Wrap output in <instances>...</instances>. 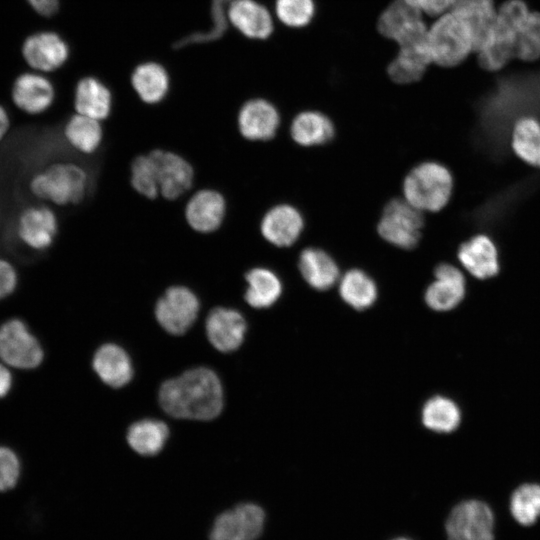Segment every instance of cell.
Segmentation results:
<instances>
[{
  "label": "cell",
  "mask_w": 540,
  "mask_h": 540,
  "mask_svg": "<svg viewBox=\"0 0 540 540\" xmlns=\"http://www.w3.org/2000/svg\"><path fill=\"white\" fill-rule=\"evenodd\" d=\"M159 403L169 415L190 420H211L223 408V389L217 374L198 367L165 381Z\"/></svg>",
  "instance_id": "1"
},
{
  "label": "cell",
  "mask_w": 540,
  "mask_h": 540,
  "mask_svg": "<svg viewBox=\"0 0 540 540\" xmlns=\"http://www.w3.org/2000/svg\"><path fill=\"white\" fill-rule=\"evenodd\" d=\"M530 11L524 0H506L498 7L493 33L476 52L478 63L484 70L499 71L515 58L516 34Z\"/></svg>",
  "instance_id": "2"
},
{
  "label": "cell",
  "mask_w": 540,
  "mask_h": 540,
  "mask_svg": "<svg viewBox=\"0 0 540 540\" xmlns=\"http://www.w3.org/2000/svg\"><path fill=\"white\" fill-rule=\"evenodd\" d=\"M427 45L431 61L441 67H454L475 53L472 33L453 10L436 18L428 27Z\"/></svg>",
  "instance_id": "3"
},
{
  "label": "cell",
  "mask_w": 540,
  "mask_h": 540,
  "mask_svg": "<svg viewBox=\"0 0 540 540\" xmlns=\"http://www.w3.org/2000/svg\"><path fill=\"white\" fill-rule=\"evenodd\" d=\"M453 177L449 169L434 161L415 166L405 177V200L420 211L437 212L449 202Z\"/></svg>",
  "instance_id": "4"
},
{
  "label": "cell",
  "mask_w": 540,
  "mask_h": 540,
  "mask_svg": "<svg viewBox=\"0 0 540 540\" xmlns=\"http://www.w3.org/2000/svg\"><path fill=\"white\" fill-rule=\"evenodd\" d=\"M88 187V175L79 165L57 162L35 173L29 182L31 193L55 205L77 204Z\"/></svg>",
  "instance_id": "5"
},
{
  "label": "cell",
  "mask_w": 540,
  "mask_h": 540,
  "mask_svg": "<svg viewBox=\"0 0 540 540\" xmlns=\"http://www.w3.org/2000/svg\"><path fill=\"white\" fill-rule=\"evenodd\" d=\"M424 218L422 211L403 199H392L384 207L377 225L379 235L401 248H415L421 238Z\"/></svg>",
  "instance_id": "6"
},
{
  "label": "cell",
  "mask_w": 540,
  "mask_h": 540,
  "mask_svg": "<svg viewBox=\"0 0 540 540\" xmlns=\"http://www.w3.org/2000/svg\"><path fill=\"white\" fill-rule=\"evenodd\" d=\"M266 525L267 512L261 505L241 502L215 518L209 540H260Z\"/></svg>",
  "instance_id": "7"
},
{
  "label": "cell",
  "mask_w": 540,
  "mask_h": 540,
  "mask_svg": "<svg viewBox=\"0 0 540 540\" xmlns=\"http://www.w3.org/2000/svg\"><path fill=\"white\" fill-rule=\"evenodd\" d=\"M444 530L446 540H494L493 512L482 501H462L447 515Z\"/></svg>",
  "instance_id": "8"
},
{
  "label": "cell",
  "mask_w": 540,
  "mask_h": 540,
  "mask_svg": "<svg viewBox=\"0 0 540 540\" xmlns=\"http://www.w3.org/2000/svg\"><path fill=\"white\" fill-rule=\"evenodd\" d=\"M43 349L20 319H10L0 326V359L8 366L33 369L43 361Z\"/></svg>",
  "instance_id": "9"
},
{
  "label": "cell",
  "mask_w": 540,
  "mask_h": 540,
  "mask_svg": "<svg viewBox=\"0 0 540 540\" xmlns=\"http://www.w3.org/2000/svg\"><path fill=\"white\" fill-rule=\"evenodd\" d=\"M378 31L393 40L399 47L423 42L427 39L428 26L423 14L403 0H395L381 13Z\"/></svg>",
  "instance_id": "10"
},
{
  "label": "cell",
  "mask_w": 540,
  "mask_h": 540,
  "mask_svg": "<svg viewBox=\"0 0 540 540\" xmlns=\"http://www.w3.org/2000/svg\"><path fill=\"white\" fill-rule=\"evenodd\" d=\"M200 303L196 294L185 286H171L158 299L155 316L161 327L173 335L184 334L194 323Z\"/></svg>",
  "instance_id": "11"
},
{
  "label": "cell",
  "mask_w": 540,
  "mask_h": 540,
  "mask_svg": "<svg viewBox=\"0 0 540 540\" xmlns=\"http://www.w3.org/2000/svg\"><path fill=\"white\" fill-rule=\"evenodd\" d=\"M148 154L154 162L159 193L163 198L176 200L191 189L195 172L188 160L164 149H154Z\"/></svg>",
  "instance_id": "12"
},
{
  "label": "cell",
  "mask_w": 540,
  "mask_h": 540,
  "mask_svg": "<svg viewBox=\"0 0 540 540\" xmlns=\"http://www.w3.org/2000/svg\"><path fill=\"white\" fill-rule=\"evenodd\" d=\"M59 222L55 212L45 205H30L23 209L16 221L20 242L34 251H45L58 234Z\"/></svg>",
  "instance_id": "13"
},
{
  "label": "cell",
  "mask_w": 540,
  "mask_h": 540,
  "mask_svg": "<svg viewBox=\"0 0 540 540\" xmlns=\"http://www.w3.org/2000/svg\"><path fill=\"white\" fill-rule=\"evenodd\" d=\"M225 197L214 189H201L187 201L184 217L189 227L201 234L215 232L226 216Z\"/></svg>",
  "instance_id": "14"
},
{
  "label": "cell",
  "mask_w": 540,
  "mask_h": 540,
  "mask_svg": "<svg viewBox=\"0 0 540 540\" xmlns=\"http://www.w3.org/2000/svg\"><path fill=\"white\" fill-rule=\"evenodd\" d=\"M280 123L279 112L269 101L254 98L239 110L237 126L241 136L249 141H267L273 138Z\"/></svg>",
  "instance_id": "15"
},
{
  "label": "cell",
  "mask_w": 540,
  "mask_h": 540,
  "mask_svg": "<svg viewBox=\"0 0 540 540\" xmlns=\"http://www.w3.org/2000/svg\"><path fill=\"white\" fill-rule=\"evenodd\" d=\"M205 327L210 343L224 353L235 351L241 346L247 328L242 314L226 307L211 310Z\"/></svg>",
  "instance_id": "16"
},
{
  "label": "cell",
  "mask_w": 540,
  "mask_h": 540,
  "mask_svg": "<svg viewBox=\"0 0 540 540\" xmlns=\"http://www.w3.org/2000/svg\"><path fill=\"white\" fill-rule=\"evenodd\" d=\"M435 280L427 287L425 301L436 311H448L464 298L466 281L463 273L454 265L439 264L434 272Z\"/></svg>",
  "instance_id": "17"
},
{
  "label": "cell",
  "mask_w": 540,
  "mask_h": 540,
  "mask_svg": "<svg viewBox=\"0 0 540 540\" xmlns=\"http://www.w3.org/2000/svg\"><path fill=\"white\" fill-rule=\"evenodd\" d=\"M457 256L463 268L475 278L489 279L499 272L497 247L494 241L485 234L475 235L462 243Z\"/></svg>",
  "instance_id": "18"
},
{
  "label": "cell",
  "mask_w": 540,
  "mask_h": 540,
  "mask_svg": "<svg viewBox=\"0 0 540 540\" xmlns=\"http://www.w3.org/2000/svg\"><path fill=\"white\" fill-rule=\"evenodd\" d=\"M304 227L301 213L293 206L280 204L269 209L260 223L262 236L278 247L292 245Z\"/></svg>",
  "instance_id": "19"
},
{
  "label": "cell",
  "mask_w": 540,
  "mask_h": 540,
  "mask_svg": "<svg viewBox=\"0 0 540 540\" xmlns=\"http://www.w3.org/2000/svg\"><path fill=\"white\" fill-rule=\"evenodd\" d=\"M68 55L67 44L53 32L34 34L23 45V56L28 64L41 71L58 69L66 62Z\"/></svg>",
  "instance_id": "20"
},
{
  "label": "cell",
  "mask_w": 540,
  "mask_h": 540,
  "mask_svg": "<svg viewBox=\"0 0 540 540\" xmlns=\"http://www.w3.org/2000/svg\"><path fill=\"white\" fill-rule=\"evenodd\" d=\"M55 98L52 83L45 77L25 73L20 75L12 87L14 104L27 114L37 115L51 107Z\"/></svg>",
  "instance_id": "21"
},
{
  "label": "cell",
  "mask_w": 540,
  "mask_h": 540,
  "mask_svg": "<svg viewBox=\"0 0 540 540\" xmlns=\"http://www.w3.org/2000/svg\"><path fill=\"white\" fill-rule=\"evenodd\" d=\"M452 10L468 25L476 53L489 41L493 33L498 7L494 0H457Z\"/></svg>",
  "instance_id": "22"
},
{
  "label": "cell",
  "mask_w": 540,
  "mask_h": 540,
  "mask_svg": "<svg viewBox=\"0 0 540 540\" xmlns=\"http://www.w3.org/2000/svg\"><path fill=\"white\" fill-rule=\"evenodd\" d=\"M228 17L233 26L248 38L266 39L273 32L269 11L255 0H233Z\"/></svg>",
  "instance_id": "23"
},
{
  "label": "cell",
  "mask_w": 540,
  "mask_h": 540,
  "mask_svg": "<svg viewBox=\"0 0 540 540\" xmlns=\"http://www.w3.org/2000/svg\"><path fill=\"white\" fill-rule=\"evenodd\" d=\"M93 368L99 378L113 388L128 384L133 377V366L127 352L112 343L104 344L95 352Z\"/></svg>",
  "instance_id": "24"
},
{
  "label": "cell",
  "mask_w": 540,
  "mask_h": 540,
  "mask_svg": "<svg viewBox=\"0 0 540 540\" xmlns=\"http://www.w3.org/2000/svg\"><path fill=\"white\" fill-rule=\"evenodd\" d=\"M432 64L427 39L423 42L401 46L388 65L390 78L399 84L418 81Z\"/></svg>",
  "instance_id": "25"
},
{
  "label": "cell",
  "mask_w": 540,
  "mask_h": 540,
  "mask_svg": "<svg viewBox=\"0 0 540 540\" xmlns=\"http://www.w3.org/2000/svg\"><path fill=\"white\" fill-rule=\"evenodd\" d=\"M74 106L78 114L105 120L112 109V95L108 87L94 77L81 79L75 89Z\"/></svg>",
  "instance_id": "26"
},
{
  "label": "cell",
  "mask_w": 540,
  "mask_h": 540,
  "mask_svg": "<svg viewBox=\"0 0 540 540\" xmlns=\"http://www.w3.org/2000/svg\"><path fill=\"white\" fill-rule=\"evenodd\" d=\"M299 270L305 281L316 290L331 288L339 278V268L324 250L309 247L299 255Z\"/></svg>",
  "instance_id": "27"
},
{
  "label": "cell",
  "mask_w": 540,
  "mask_h": 540,
  "mask_svg": "<svg viewBox=\"0 0 540 540\" xmlns=\"http://www.w3.org/2000/svg\"><path fill=\"white\" fill-rule=\"evenodd\" d=\"M245 279L247 288L244 298L251 307L268 308L279 299L282 293L279 277L268 268H252L246 273Z\"/></svg>",
  "instance_id": "28"
},
{
  "label": "cell",
  "mask_w": 540,
  "mask_h": 540,
  "mask_svg": "<svg viewBox=\"0 0 540 540\" xmlns=\"http://www.w3.org/2000/svg\"><path fill=\"white\" fill-rule=\"evenodd\" d=\"M293 140L302 146H315L329 142L334 136V125L323 113L304 111L293 120L290 128Z\"/></svg>",
  "instance_id": "29"
},
{
  "label": "cell",
  "mask_w": 540,
  "mask_h": 540,
  "mask_svg": "<svg viewBox=\"0 0 540 540\" xmlns=\"http://www.w3.org/2000/svg\"><path fill=\"white\" fill-rule=\"evenodd\" d=\"M511 147L528 165L540 168V121L533 116L520 117L514 123Z\"/></svg>",
  "instance_id": "30"
},
{
  "label": "cell",
  "mask_w": 540,
  "mask_h": 540,
  "mask_svg": "<svg viewBox=\"0 0 540 540\" xmlns=\"http://www.w3.org/2000/svg\"><path fill=\"white\" fill-rule=\"evenodd\" d=\"M131 83L139 98L146 104L161 102L169 90L168 74L157 63L139 65L132 74Z\"/></svg>",
  "instance_id": "31"
},
{
  "label": "cell",
  "mask_w": 540,
  "mask_h": 540,
  "mask_svg": "<svg viewBox=\"0 0 540 540\" xmlns=\"http://www.w3.org/2000/svg\"><path fill=\"white\" fill-rule=\"evenodd\" d=\"M169 436L167 425L155 419H143L133 423L127 432L130 447L140 455L154 456L159 453Z\"/></svg>",
  "instance_id": "32"
},
{
  "label": "cell",
  "mask_w": 540,
  "mask_h": 540,
  "mask_svg": "<svg viewBox=\"0 0 540 540\" xmlns=\"http://www.w3.org/2000/svg\"><path fill=\"white\" fill-rule=\"evenodd\" d=\"M63 132L68 144L83 154L94 153L103 140L100 121L78 113L68 119Z\"/></svg>",
  "instance_id": "33"
},
{
  "label": "cell",
  "mask_w": 540,
  "mask_h": 540,
  "mask_svg": "<svg viewBox=\"0 0 540 540\" xmlns=\"http://www.w3.org/2000/svg\"><path fill=\"white\" fill-rule=\"evenodd\" d=\"M339 293L348 305L357 310L373 305L378 294L374 280L359 269H351L342 276Z\"/></svg>",
  "instance_id": "34"
},
{
  "label": "cell",
  "mask_w": 540,
  "mask_h": 540,
  "mask_svg": "<svg viewBox=\"0 0 540 540\" xmlns=\"http://www.w3.org/2000/svg\"><path fill=\"white\" fill-rule=\"evenodd\" d=\"M461 413L454 401L435 396L430 398L422 409V422L432 431L448 433L454 431L460 424Z\"/></svg>",
  "instance_id": "35"
},
{
  "label": "cell",
  "mask_w": 540,
  "mask_h": 540,
  "mask_svg": "<svg viewBox=\"0 0 540 540\" xmlns=\"http://www.w3.org/2000/svg\"><path fill=\"white\" fill-rule=\"evenodd\" d=\"M510 511L521 525L534 524L540 517V485L530 483L518 487L511 496Z\"/></svg>",
  "instance_id": "36"
},
{
  "label": "cell",
  "mask_w": 540,
  "mask_h": 540,
  "mask_svg": "<svg viewBox=\"0 0 540 540\" xmlns=\"http://www.w3.org/2000/svg\"><path fill=\"white\" fill-rule=\"evenodd\" d=\"M515 58L524 62L540 59V12L530 11L518 28L515 39Z\"/></svg>",
  "instance_id": "37"
},
{
  "label": "cell",
  "mask_w": 540,
  "mask_h": 540,
  "mask_svg": "<svg viewBox=\"0 0 540 540\" xmlns=\"http://www.w3.org/2000/svg\"><path fill=\"white\" fill-rule=\"evenodd\" d=\"M130 184L144 198L155 199L160 195L155 165L149 154L138 155L133 159Z\"/></svg>",
  "instance_id": "38"
},
{
  "label": "cell",
  "mask_w": 540,
  "mask_h": 540,
  "mask_svg": "<svg viewBox=\"0 0 540 540\" xmlns=\"http://www.w3.org/2000/svg\"><path fill=\"white\" fill-rule=\"evenodd\" d=\"M233 0H212L211 19L212 25L210 29L204 32H195L178 40L174 47L176 49L183 48L192 44H200L215 41L222 37L227 28L225 8L228 3Z\"/></svg>",
  "instance_id": "39"
},
{
  "label": "cell",
  "mask_w": 540,
  "mask_h": 540,
  "mask_svg": "<svg viewBox=\"0 0 540 540\" xmlns=\"http://www.w3.org/2000/svg\"><path fill=\"white\" fill-rule=\"evenodd\" d=\"M278 19L286 26L300 28L310 23L315 14L313 0H276Z\"/></svg>",
  "instance_id": "40"
},
{
  "label": "cell",
  "mask_w": 540,
  "mask_h": 540,
  "mask_svg": "<svg viewBox=\"0 0 540 540\" xmlns=\"http://www.w3.org/2000/svg\"><path fill=\"white\" fill-rule=\"evenodd\" d=\"M20 476V461L13 450L0 446V492L12 489Z\"/></svg>",
  "instance_id": "41"
},
{
  "label": "cell",
  "mask_w": 540,
  "mask_h": 540,
  "mask_svg": "<svg viewBox=\"0 0 540 540\" xmlns=\"http://www.w3.org/2000/svg\"><path fill=\"white\" fill-rule=\"evenodd\" d=\"M423 15L439 17L451 11L457 0H403Z\"/></svg>",
  "instance_id": "42"
},
{
  "label": "cell",
  "mask_w": 540,
  "mask_h": 540,
  "mask_svg": "<svg viewBox=\"0 0 540 540\" xmlns=\"http://www.w3.org/2000/svg\"><path fill=\"white\" fill-rule=\"evenodd\" d=\"M18 284V273L15 266L0 257V300L10 296Z\"/></svg>",
  "instance_id": "43"
},
{
  "label": "cell",
  "mask_w": 540,
  "mask_h": 540,
  "mask_svg": "<svg viewBox=\"0 0 540 540\" xmlns=\"http://www.w3.org/2000/svg\"><path fill=\"white\" fill-rule=\"evenodd\" d=\"M28 2L42 16H52L59 9V0H28Z\"/></svg>",
  "instance_id": "44"
},
{
  "label": "cell",
  "mask_w": 540,
  "mask_h": 540,
  "mask_svg": "<svg viewBox=\"0 0 540 540\" xmlns=\"http://www.w3.org/2000/svg\"><path fill=\"white\" fill-rule=\"evenodd\" d=\"M12 387V375L7 366L0 363V399L5 397Z\"/></svg>",
  "instance_id": "45"
},
{
  "label": "cell",
  "mask_w": 540,
  "mask_h": 540,
  "mask_svg": "<svg viewBox=\"0 0 540 540\" xmlns=\"http://www.w3.org/2000/svg\"><path fill=\"white\" fill-rule=\"evenodd\" d=\"M10 124V116L7 110L2 105H0V142L4 139V137L10 130Z\"/></svg>",
  "instance_id": "46"
},
{
  "label": "cell",
  "mask_w": 540,
  "mask_h": 540,
  "mask_svg": "<svg viewBox=\"0 0 540 540\" xmlns=\"http://www.w3.org/2000/svg\"><path fill=\"white\" fill-rule=\"evenodd\" d=\"M389 540H415L407 535H398L395 537L390 538Z\"/></svg>",
  "instance_id": "47"
}]
</instances>
